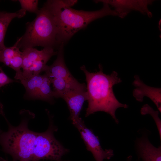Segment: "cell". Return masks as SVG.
I'll return each mask as SVG.
<instances>
[{
	"mask_svg": "<svg viewBox=\"0 0 161 161\" xmlns=\"http://www.w3.org/2000/svg\"><path fill=\"white\" fill-rule=\"evenodd\" d=\"M98 66L99 70L96 72H89L84 65L80 68L85 75L87 83L88 105L85 116L97 112H104L110 115L118 124L119 121L115 115L116 110L120 107L127 108L128 106L118 101L114 93L113 87L122 81L116 72L113 71L110 75H106L103 72L100 64Z\"/></svg>",
	"mask_w": 161,
	"mask_h": 161,
	"instance_id": "cell-1",
	"label": "cell"
},
{
	"mask_svg": "<svg viewBox=\"0 0 161 161\" xmlns=\"http://www.w3.org/2000/svg\"><path fill=\"white\" fill-rule=\"evenodd\" d=\"M54 17L58 29L57 40L59 46L92 21L108 16H118L107 4L103 3L100 9L94 11L77 10L71 7L77 0L47 1Z\"/></svg>",
	"mask_w": 161,
	"mask_h": 161,
	"instance_id": "cell-2",
	"label": "cell"
},
{
	"mask_svg": "<svg viewBox=\"0 0 161 161\" xmlns=\"http://www.w3.org/2000/svg\"><path fill=\"white\" fill-rule=\"evenodd\" d=\"M20 114L21 122L17 126L12 125L5 118L8 130L0 133V145L3 151L12 156L13 161H32L38 132L30 130L28 124L35 114L24 109L20 111Z\"/></svg>",
	"mask_w": 161,
	"mask_h": 161,
	"instance_id": "cell-3",
	"label": "cell"
},
{
	"mask_svg": "<svg viewBox=\"0 0 161 161\" xmlns=\"http://www.w3.org/2000/svg\"><path fill=\"white\" fill-rule=\"evenodd\" d=\"M36 15L32 21L27 23L24 34L18 39V47L22 50L36 46L54 48L58 45L57 27L47 1Z\"/></svg>",
	"mask_w": 161,
	"mask_h": 161,
	"instance_id": "cell-4",
	"label": "cell"
},
{
	"mask_svg": "<svg viewBox=\"0 0 161 161\" xmlns=\"http://www.w3.org/2000/svg\"><path fill=\"white\" fill-rule=\"evenodd\" d=\"M49 120L46 131L38 132L34 145L32 161L42 159L61 161L62 157L69 151L54 137V133L58 128L54 124L53 117L48 111H46Z\"/></svg>",
	"mask_w": 161,
	"mask_h": 161,
	"instance_id": "cell-5",
	"label": "cell"
},
{
	"mask_svg": "<svg viewBox=\"0 0 161 161\" xmlns=\"http://www.w3.org/2000/svg\"><path fill=\"white\" fill-rule=\"evenodd\" d=\"M22 76L20 80L40 74L44 71L47 63L53 56L57 55L58 51L51 47H44L39 50L34 47L22 50Z\"/></svg>",
	"mask_w": 161,
	"mask_h": 161,
	"instance_id": "cell-6",
	"label": "cell"
},
{
	"mask_svg": "<svg viewBox=\"0 0 161 161\" xmlns=\"http://www.w3.org/2000/svg\"><path fill=\"white\" fill-rule=\"evenodd\" d=\"M72 123L78 131L86 149L92 153L95 161L109 160L114 156L112 149L104 150L102 148L98 137L91 129L86 126L80 117Z\"/></svg>",
	"mask_w": 161,
	"mask_h": 161,
	"instance_id": "cell-7",
	"label": "cell"
},
{
	"mask_svg": "<svg viewBox=\"0 0 161 161\" xmlns=\"http://www.w3.org/2000/svg\"><path fill=\"white\" fill-rule=\"evenodd\" d=\"M64 45L62 43L59 46L56 59L51 65L47 66L44 72L51 79L63 78L76 87L86 89L85 84L79 82L71 74L66 66L64 58Z\"/></svg>",
	"mask_w": 161,
	"mask_h": 161,
	"instance_id": "cell-8",
	"label": "cell"
},
{
	"mask_svg": "<svg viewBox=\"0 0 161 161\" xmlns=\"http://www.w3.org/2000/svg\"><path fill=\"white\" fill-rule=\"evenodd\" d=\"M18 39L13 46L0 50V62L14 69L16 72L15 78L20 80L22 76L23 56L22 52L18 47Z\"/></svg>",
	"mask_w": 161,
	"mask_h": 161,
	"instance_id": "cell-9",
	"label": "cell"
},
{
	"mask_svg": "<svg viewBox=\"0 0 161 161\" xmlns=\"http://www.w3.org/2000/svg\"><path fill=\"white\" fill-rule=\"evenodd\" d=\"M132 84L136 88L133 95L136 100L142 102L145 96L149 98L156 106L158 111L161 112V89L149 86L145 84L137 75L134 76Z\"/></svg>",
	"mask_w": 161,
	"mask_h": 161,
	"instance_id": "cell-10",
	"label": "cell"
},
{
	"mask_svg": "<svg viewBox=\"0 0 161 161\" xmlns=\"http://www.w3.org/2000/svg\"><path fill=\"white\" fill-rule=\"evenodd\" d=\"M95 3H105L116 9H123L138 11L141 13L147 15L151 18L152 14L148 9L155 1L152 0H98L93 1Z\"/></svg>",
	"mask_w": 161,
	"mask_h": 161,
	"instance_id": "cell-11",
	"label": "cell"
},
{
	"mask_svg": "<svg viewBox=\"0 0 161 161\" xmlns=\"http://www.w3.org/2000/svg\"><path fill=\"white\" fill-rule=\"evenodd\" d=\"M136 149L138 158L143 161H161V146L156 147L144 135L137 140Z\"/></svg>",
	"mask_w": 161,
	"mask_h": 161,
	"instance_id": "cell-12",
	"label": "cell"
},
{
	"mask_svg": "<svg viewBox=\"0 0 161 161\" xmlns=\"http://www.w3.org/2000/svg\"><path fill=\"white\" fill-rule=\"evenodd\" d=\"M61 98L68 106L72 122L79 119L83 103L87 99L86 90L73 91L66 94Z\"/></svg>",
	"mask_w": 161,
	"mask_h": 161,
	"instance_id": "cell-13",
	"label": "cell"
},
{
	"mask_svg": "<svg viewBox=\"0 0 161 161\" xmlns=\"http://www.w3.org/2000/svg\"><path fill=\"white\" fill-rule=\"evenodd\" d=\"M26 12L21 9L15 13L4 12L0 15V50L6 47L4 39L8 27L12 20L15 18H21L25 16Z\"/></svg>",
	"mask_w": 161,
	"mask_h": 161,
	"instance_id": "cell-14",
	"label": "cell"
},
{
	"mask_svg": "<svg viewBox=\"0 0 161 161\" xmlns=\"http://www.w3.org/2000/svg\"><path fill=\"white\" fill-rule=\"evenodd\" d=\"M51 80L53 87L54 97L62 98L66 94L74 91L86 90L76 87L63 78H52Z\"/></svg>",
	"mask_w": 161,
	"mask_h": 161,
	"instance_id": "cell-15",
	"label": "cell"
},
{
	"mask_svg": "<svg viewBox=\"0 0 161 161\" xmlns=\"http://www.w3.org/2000/svg\"><path fill=\"white\" fill-rule=\"evenodd\" d=\"M44 76V75L39 74L20 80L30 97L36 98L38 92L43 81Z\"/></svg>",
	"mask_w": 161,
	"mask_h": 161,
	"instance_id": "cell-16",
	"label": "cell"
},
{
	"mask_svg": "<svg viewBox=\"0 0 161 161\" xmlns=\"http://www.w3.org/2000/svg\"><path fill=\"white\" fill-rule=\"evenodd\" d=\"M44 75L43 81L38 92L36 99L51 102L54 98L53 92L50 86L52 83L51 79L46 73Z\"/></svg>",
	"mask_w": 161,
	"mask_h": 161,
	"instance_id": "cell-17",
	"label": "cell"
},
{
	"mask_svg": "<svg viewBox=\"0 0 161 161\" xmlns=\"http://www.w3.org/2000/svg\"><path fill=\"white\" fill-rule=\"evenodd\" d=\"M140 113L142 115L149 114L153 117L157 126L161 140V120L159 117V111L154 110L149 105L145 104L141 108Z\"/></svg>",
	"mask_w": 161,
	"mask_h": 161,
	"instance_id": "cell-18",
	"label": "cell"
},
{
	"mask_svg": "<svg viewBox=\"0 0 161 161\" xmlns=\"http://www.w3.org/2000/svg\"><path fill=\"white\" fill-rule=\"evenodd\" d=\"M21 9L26 12L33 13L36 14L39 9L38 8V1L37 0H19Z\"/></svg>",
	"mask_w": 161,
	"mask_h": 161,
	"instance_id": "cell-19",
	"label": "cell"
},
{
	"mask_svg": "<svg viewBox=\"0 0 161 161\" xmlns=\"http://www.w3.org/2000/svg\"><path fill=\"white\" fill-rule=\"evenodd\" d=\"M0 114L4 118L6 117L3 110V105L0 101Z\"/></svg>",
	"mask_w": 161,
	"mask_h": 161,
	"instance_id": "cell-20",
	"label": "cell"
},
{
	"mask_svg": "<svg viewBox=\"0 0 161 161\" xmlns=\"http://www.w3.org/2000/svg\"><path fill=\"white\" fill-rule=\"evenodd\" d=\"M3 78V70L0 67V87Z\"/></svg>",
	"mask_w": 161,
	"mask_h": 161,
	"instance_id": "cell-21",
	"label": "cell"
},
{
	"mask_svg": "<svg viewBox=\"0 0 161 161\" xmlns=\"http://www.w3.org/2000/svg\"><path fill=\"white\" fill-rule=\"evenodd\" d=\"M126 161H132V157L131 155H129L127 157ZM135 161H140V160L138 159Z\"/></svg>",
	"mask_w": 161,
	"mask_h": 161,
	"instance_id": "cell-22",
	"label": "cell"
},
{
	"mask_svg": "<svg viewBox=\"0 0 161 161\" xmlns=\"http://www.w3.org/2000/svg\"><path fill=\"white\" fill-rule=\"evenodd\" d=\"M0 161H7L3 158L0 157Z\"/></svg>",
	"mask_w": 161,
	"mask_h": 161,
	"instance_id": "cell-23",
	"label": "cell"
},
{
	"mask_svg": "<svg viewBox=\"0 0 161 161\" xmlns=\"http://www.w3.org/2000/svg\"><path fill=\"white\" fill-rule=\"evenodd\" d=\"M4 12V11H0V15L2 14H3Z\"/></svg>",
	"mask_w": 161,
	"mask_h": 161,
	"instance_id": "cell-24",
	"label": "cell"
},
{
	"mask_svg": "<svg viewBox=\"0 0 161 161\" xmlns=\"http://www.w3.org/2000/svg\"><path fill=\"white\" fill-rule=\"evenodd\" d=\"M2 131L0 129V133H1Z\"/></svg>",
	"mask_w": 161,
	"mask_h": 161,
	"instance_id": "cell-25",
	"label": "cell"
},
{
	"mask_svg": "<svg viewBox=\"0 0 161 161\" xmlns=\"http://www.w3.org/2000/svg\"><path fill=\"white\" fill-rule=\"evenodd\" d=\"M68 161V160H65V161Z\"/></svg>",
	"mask_w": 161,
	"mask_h": 161,
	"instance_id": "cell-26",
	"label": "cell"
}]
</instances>
